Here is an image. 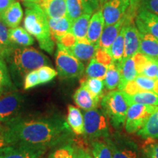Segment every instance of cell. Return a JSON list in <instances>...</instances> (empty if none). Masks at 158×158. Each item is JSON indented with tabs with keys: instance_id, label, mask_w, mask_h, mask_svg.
Segmentation results:
<instances>
[{
	"instance_id": "18",
	"label": "cell",
	"mask_w": 158,
	"mask_h": 158,
	"mask_svg": "<svg viewBox=\"0 0 158 158\" xmlns=\"http://www.w3.org/2000/svg\"><path fill=\"white\" fill-rule=\"evenodd\" d=\"M38 5L48 18L67 16L66 0H38Z\"/></svg>"
},
{
	"instance_id": "42",
	"label": "cell",
	"mask_w": 158,
	"mask_h": 158,
	"mask_svg": "<svg viewBox=\"0 0 158 158\" xmlns=\"http://www.w3.org/2000/svg\"><path fill=\"white\" fill-rule=\"evenodd\" d=\"M139 7L147 10L158 16V0H139Z\"/></svg>"
},
{
	"instance_id": "28",
	"label": "cell",
	"mask_w": 158,
	"mask_h": 158,
	"mask_svg": "<svg viewBox=\"0 0 158 158\" xmlns=\"http://www.w3.org/2000/svg\"><path fill=\"white\" fill-rule=\"evenodd\" d=\"M110 53L114 62L122 64L124 54V25L122 26L121 30L118 33L110 49Z\"/></svg>"
},
{
	"instance_id": "9",
	"label": "cell",
	"mask_w": 158,
	"mask_h": 158,
	"mask_svg": "<svg viewBox=\"0 0 158 158\" xmlns=\"http://www.w3.org/2000/svg\"><path fill=\"white\" fill-rule=\"evenodd\" d=\"M130 0H106L101 7L106 26L121 20L130 7Z\"/></svg>"
},
{
	"instance_id": "51",
	"label": "cell",
	"mask_w": 158,
	"mask_h": 158,
	"mask_svg": "<svg viewBox=\"0 0 158 158\" xmlns=\"http://www.w3.org/2000/svg\"><path fill=\"white\" fill-rule=\"evenodd\" d=\"M156 78H158V71H157V76H156Z\"/></svg>"
},
{
	"instance_id": "33",
	"label": "cell",
	"mask_w": 158,
	"mask_h": 158,
	"mask_svg": "<svg viewBox=\"0 0 158 158\" xmlns=\"http://www.w3.org/2000/svg\"><path fill=\"white\" fill-rule=\"evenodd\" d=\"M108 143L111 149L113 158H139L135 148L118 147L112 143Z\"/></svg>"
},
{
	"instance_id": "13",
	"label": "cell",
	"mask_w": 158,
	"mask_h": 158,
	"mask_svg": "<svg viewBox=\"0 0 158 158\" xmlns=\"http://www.w3.org/2000/svg\"><path fill=\"white\" fill-rule=\"evenodd\" d=\"M98 48V45L91 43L87 38H85L77 40L76 43L72 47L66 49L81 62H88L94 56Z\"/></svg>"
},
{
	"instance_id": "53",
	"label": "cell",
	"mask_w": 158,
	"mask_h": 158,
	"mask_svg": "<svg viewBox=\"0 0 158 158\" xmlns=\"http://www.w3.org/2000/svg\"><path fill=\"white\" fill-rule=\"evenodd\" d=\"M157 62H158V59H157Z\"/></svg>"
},
{
	"instance_id": "6",
	"label": "cell",
	"mask_w": 158,
	"mask_h": 158,
	"mask_svg": "<svg viewBox=\"0 0 158 158\" xmlns=\"http://www.w3.org/2000/svg\"><path fill=\"white\" fill-rule=\"evenodd\" d=\"M84 135L90 139L108 137L109 129L107 116L98 108L86 110L84 114Z\"/></svg>"
},
{
	"instance_id": "45",
	"label": "cell",
	"mask_w": 158,
	"mask_h": 158,
	"mask_svg": "<svg viewBox=\"0 0 158 158\" xmlns=\"http://www.w3.org/2000/svg\"><path fill=\"white\" fill-rule=\"evenodd\" d=\"M73 158H93L87 152L82 149H78L77 150L75 149Z\"/></svg>"
},
{
	"instance_id": "36",
	"label": "cell",
	"mask_w": 158,
	"mask_h": 158,
	"mask_svg": "<svg viewBox=\"0 0 158 158\" xmlns=\"http://www.w3.org/2000/svg\"><path fill=\"white\" fill-rule=\"evenodd\" d=\"M158 71V62L157 59L151 58L144 65L141 74L151 78H156Z\"/></svg>"
},
{
	"instance_id": "54",
	"label": "cell",
	"mask_w": 158,
	"mask_h": 158,
	"mask_svg": "<svg viewBox=\"0 0 158 158\" xmlns=\"http://www.w3.org/2000/svg\"><path fill=\"white\" fill-rule=\"evenodd\" d=\"M40 158H42V157H40Z\"/></svg>"
},
{
	"instance_id": "46",
	"label": "cell",
	"mask_w": 158,
	"mask_h": 158,
	"mask_svg": "<svg viewBox=\"0 0 158 158\" xmlns=\"http://www.w3.org/2000/svg\"><path fill=\"white\" fill-rule=\"evenodd\" d=\"M130 7L128 9L127 13L132 15H135L137 10L138 8V2H139V0H130Z\"/></svg>"
},
{
	"instance_id": "22",
	"label": "cell",
	"mask_w": 158,
	"mask_h": 158,
	"mask_svg": "<svg viewBox=\"0 0 158 158\" xmlns=\"http://www.w3.org/2000/svg\"><path fill=\"white\" fill-rule=\"evenodd\" d=\"M67 122L68 126L76 135H84V115L78 108L72 105L68 106V116Z\"/></svg>"
},
{
	"instance_id": "55",
	"label": "cell",
	"mask_w": 158,
	"mask_h": 158,
	"mask_svg": "<svg viewBox=\"0 0 158 158\" xmlns=\"http://www.w3.org/2000/svg\"><path fill=\"white\" fill-rule=\"evenodd\" d=\"M138 3H139V2H138Z\"/></svg>"
},
{
	"instance_id": "29",
	"label": "cell",
	"mask_w": 158,
	"mask_h": 158,
	"mask_svg": "<svg viewBox=\"0 0 158 158\" xmlns=\"http://www.w3.org/2000/svg\"><path fill=\"white\" fill-rule=\"evenodd\" d=\"M108 70V66L105 65L93 57L89 61L86 69V76L88 78H94L103 80Z\"/></svg>"
},
{
	"instance_id": "27",
	"label": "cell",
	"mask_w": 158,
	"mask_h": 158,
	"mask_svg": "<svg viewBox=\"0 0 158 158\" xmlns=\"http://www.w3.org/2000/svg\"><path fill=\"white\" fill-rule=\"evenodd\" d=\"M90 19L91 14L89 13H83L81 16L73 21L70 32L74 35L77 40L86 38Z\"/></svg>"
},
{
	"instance_id": "4",
	"label": "cell",
	"mask_w": 158,
	"mask_h": 158,
	"mask_svg": "<svg viewBox=\"0 0 158 158\" xmlns=\"http://www.w3.org/2000/svg\"><path fill=\"white\" fill-rule=\"evenodd\" d=\"M13 63L21 76L50 64L48 57L33 48H17L13 51Z\"/></svg>"
},
{
	"instance_id": "19",
	"label": "cell",
	"mask_w": 158,
	"mask_h": 158,
	"mask_svg": "<svg viewBox=\"0 0 158 158\" xmlns=\"http://www.w3.org/2000/svg\"><path fill=\"white\" fill-rule=\"evenodd\" d=\"M48 23L51 36L58 42L64 35L70 32L72 27L73 21L68 16L56 18V19L48 18Z\"/></svg>"
},
{
	"instance_id": "43",
	"label": "cell",
	"mask_w": 158,
	"mask_h": 158,
	"mask_svg": "<svg viewBox=\"0 0 158 158\" xmlns=\"http://www.w3.org/2000/svg\"><path fill=\"white\" fill-rule=\"evenodd\" d=\"M76 37L74 36V35L73 33H71L70 31V32L64 35L62 38H60V40L58 41V43H60L61 45H62L65 48H69L70 47H72L76 43Z\"/></svg>"
},
{
	"instance_id": "34",
	"label": "cell",
	"mask_w": 158,
	"mask_h": 158,
	"mask_svg": "<svg viewBox=\"0 0 158 158\" xmlns=\"http://www.w3.org/2000/svg\"><path fill=\"white\" fill-rule=\"evenodd\" d=\"M12 86V83L7 66L3 58L0 56V95Z\"/></svg>"
},
{
	"instance_id": "25",
	"label": "cell",
	"mask_w": 158,
	"mask_h": 158,
	"mask_svg": "<svg viewBox=\"0 0 158 158\" xmlns=\"http://www.w3.org/2000/svg\"><path fill=\"white\" fill-rule=\"evenodd\" d=\"M10 41L13 44H17L21 46H29L34 43V38L24 28L17 27L8 29Z\"/></svg>"
},
{
	"instance_id": "11",
	"label": "cell",
	"mask_w": 158,
	"mask_h": 158,
	"mask_svg": "<svg viewBox=\"0 0 158 158\" xmlns=\"http://www.w3.org/2000/svg\"><path fill=\"white\" fill-rule=\"evenodd\" d=\"M47 149L25 144L7 145L0 149V158H40Z\"/></svg>"
},
{
	"instance_id": "48",
	"label": "cell",
	"mask_w": 158,
	"mask_h": 158,
	"mask_svg": "<svg viewBox=\"0 0 158 158\" xmlns=\"http://www.w3.org/2000/svg\"><path fill=\"white\" fill-rule=\"evenodd\" d=\"M10 53V51L7 50V49L4 48L2 45L0 44V56L4 57L7 56V55H8Z\"/></svg>"
},
{
	"instance_id": "24",
	"label": "cell",
	"mask_w": 158,
	"mask_h": 158,
	"mask_svg": "<svg viewBox=\"0 0 158 158\" xmlns=\"http://www.w3.org/2000/svg\"><path fill=\"white\" fill-rule=\"evenodd\" d=\"M123 94L129 106L134 103L158 106V94L152 92L145 91V92H140L133 94H127L123 92Z\"/></svg>"
},
{
	"instance_id": "49",
	"label": "cell",
	"mask_w": 158,
	"mask_h": 158,
	"mask_svg": "<svg viewBox=\"0 0 158 158\" xmlns=\"http://www.w3.org/2000/svg\"><path fill=\"white\" fill-rule=\"evenodd\" d=\"M7 145H8V144H7V142H6L5 139L4 138L3 136L1 135H0V149H2L4 147H5V146Z\"/></svg>"
},
{
	"instance_id": "30",
	"label": "cell",
	"mask_w": 158,
	"mask_h": 158,
	"mask_svg": "<svg viewBox=\"0 0 158 158\" xmlns=\"http://www.w3.org/2000/svg\"><path fill=\"white\" fill-rule=\"evenodd\" d=\"M81 85H83L94 95L101 99L103 97L105 84L103 80L94 78H83L81 81Z\"/></svg>"
},
{
	"instance_id": "8",
	"label": "cell",
	"mask_w": 158,
	"mask_h": 158,
	"mask_svg": "<svg viewBox=\"0 0 158 158\" xmlns=\"http://www.w3.org/2000/svg\"><path fill=\"white\" fill-rule=\"evenodd\" d=\"M124 25V54L122 61L139 52L140 45V31L135 25V16L125 14Z\"/></svg>"
},
{
	"instance_id": "38",
	"label": "cell",
	"mask_w": 158,
	"mask_h": 158,
	"mask_svg": "<svg viewBox=\"0 0 158 158\" xmlns=\"http://www.w3.org/2000/svg\"><path fill=\"white\" fill-rule=\"evenodd\" d=\"M0 44L9 51H11V48L13 45L10 41L7 27L1 19H0Z\"/></svg>"
},
{
	"instance_id": "21",
	"label": "cell",
	"mask_w": 158,
	"mask_h": 158,
	"mask_svg": "<svg viewBox=\"0 0 158 158\" xmlns=\"http://www.w3.org/2000/svg\"><path fill=\"white\" fill-rule=\"evenodd\" d=\"M138 75L133 56L122 61L121 64V80L117 88L118 90L122 92L127 83L134 80Z\"/></svg>"
},
{
	"instance_id": "10",
	"label": "cell",
	"mask_w": 158,
	"mask_h": 158,
	"mask_svg": "<svg viewBox=\"0 0 158 158\" xmlns=\"http://www.w3.org/2000/svg\"><path fill=\"white\" fill-rule=\"evenodd\" d=\"M19 92H12L0 98V122H9L16 118L23 102Z\"/></svg>"
},
{
	"instance_id": "40",
	"label": "cell",
	"mask_w": 158,
	"mask_h": 158,
	"mask_svg": "<svg viewBox=\"0 0 158 158\" xmlns=\"http://www.w3.org/2000/svg\"><path fill=\"white\" fill-rule=\"evenodd\" d=\"M94 57L98 62H100V63H102V64L106 65L108 67L114 62L110 53L107 52V51H106L105 50H102V49L100 48H98V50H97L96 54Z\"/></svg>"
},
{
	"instance_id": "41",
	"label": "cell",
	"mask_w": 158,
	"mask_h": 158,
	"mask_svg": "<svg viewBox=\"0 0 158 158\" xmlns=\"http://www.w3.org/2000/svg\"><path fill=\"white\" fill-rule=\"evenodd\" d=\"M106 0H83L84 6V13L92 14V12L102 6Z\"/></svg>"
},
{
	"instance_id": "14",
	"label": "cell",
	"mask_w": 158,
	"mask_h": 158,
	"mask_svg": "<svg viewBox=\"0 0 158 158\" xmlns=\"http://www.w3.org/2000/svg\"><path fill=\"white\" fill-rule=\"evenodd\" d=\"M105 21L102 8H98L91 15L86 38L91 43L98 45L100 36L105 27Z\"/></svg>"
},
{
	"instance_id": "1",
	"label": "cell",
	"mask_w": 158,
	"mask_h": 158,
	"mask_svg": "<svg viewBox=\"0 0 158 158\" xmlns=\"http://www.w3.org/2000/svg\"><path fill=\"white\" fill-rule=\"evenodd\" d=\"M9 122L2 135L8 145L25 144L47 149L64 139L69 131L68 124L59 118H15Z\"/></svg>"
},
{
	"instance_id": "20",
	"label": "cell",
	"mask_w": 158,
	"mask_h": 158,
	"mask_svg": "<svg viewBox=\"0 0 158 158\" xmlns=\"http://www.w3.org/2000/svg\"><path fill=\"white\" fill-rule=\"evenodd\" d=\"M139 52L152 59H158V39L148 33L140 32Z\"/></svg>"
},
{
	"instance_id": "35",
	"label": "cell",
	"mask_w": 158,
	"mask_h": 158,
	"mask_svg": "<svg viewBox=\"0 0 158 158\" xmlns=\"http://www.w3.org/2000/svg\"><path fill=\"white\" fill-rule=\"evenodd\" d=\"M37 73L40 79V84H44L50 82L58 74L57 71L48 65H44L37 69Z\"/></svg>"
},
{
	"instance_id": "52",
	"label": "cell",
	"mask_w": 158,
	"mask_h": 158,
	"mask_svg": "<svg viewBox=\"0 0 158 158\" xmlns=\"http://www.w3.org/2000/svg\"><path fill=\"white\" fill-rule=\"evenodd\" d=\"M0 131H1V125H0Z\"/></svg>"
},
{
	"instance_id": "17",
	"label": "cell",
	"mask_w": 158,
	"mask_h": 158,
	"mask_svg": "<svg viewBox=\"0 0 158 158\" xmlns=\"http://www.w3.org/2000/svg\"><path fill=\"white\" fill-rule=\"evenodd\" d=\"M23 13L19 2L15 1L0 14V19L9 28L19 27L23 19Z\"/></svg>"
},
{
	"instance_id": "26",
	"label": "cell",
	"mask_w": 158,
	"mask_h": 158,
	"mask_svg": "<svg viewBox=\"0 0 158 158\" xmlns=\"http://www.w3.org/2000/svg\"><path fill=\"white\" fill-rule=\"evenodd\" d=\"M121 80V64L113 62L108 67L107 72L103 79L105 86L108 91L118 88Z\"/></svg>"
},
{
	"instance_id": "31",
	"label": "cell",
	"mask_w": 158,
	"mask_h": 158,
	"mask_svg": "<svg viewBox=\"0 0 158 158\" xmlns=\"http://www.w3.org/2000/svg\"><path fill=\"white\" fill-rule=\"evenodd\" d=\"M93 158H113L109 143L100 140H94L92 143Z\"/></svg>"
},
{
	"instance_id": "39",
	"label": "cell",
	"mask_w": 158,
	"mask_h": 158,
	"mask_svg": "<svg viewBox=\"0 0 158 158\" xmlns=\"http://www.w3.org/2000/svg\"><path fill=\"white\" fill-rule=\"evenodd\" d=\"M37 85H40V79L37 70L31 71L26 75L24 78V85H23L24 89H30L31 88L37 86Z\"/></svg>"
},
{
	"instance_id": "32",
	"label": "cell",
	"mask_w": 158,
	"mask_h": 158,
	"mask_svg": "<svg viewBox=\"0 0 158 158\" xmlns=\"http://www.w3.org/2000/svg\"><path fill=\"white\" fill-rule=\"evenodd\" d=\"M67 16L73 21L84 13L83 0H66Z\"/></svg>"
},
{
	"instance_id": "12",
	"label": "cell",
	"mask_w": 158,
	"mask_h": 158,
	"mask_svg": "<svg viewBox=\"0 0 158 158\" xmlns=\"http://www.w3.org/2000/svg\"><path fill=\"white\" fill-rule=\"evenodd\" d=\"M135 23L140 32L148 33L158 39V16L143 7H138Z\"/></svg>"
},
{
	"instance_id": "47",
	"label": "cell",
	"mask_w": 158,
	"mask_h": 158,
	"mask_svg": "<svg viewBox=\"0 0 158 158\" xmlns=\"http://www.w3.org/2000/svg\"><path fill=\"white\" fill-rule=\"evenodd\" d=\"M14 2L15 0H0V14Z\"/></svg>"
},
{
	"instance_id": "44",
	"label": "cell",
	"mask_w": 158,
	"mask_h": 158,
	"mask_svg": "<svg viewBox=\"0 0 158 158\" xmlns=\"http://www.w3.org/2000/svg\"><path fill=\"white\" fill-rule=\"evenodd\" d=\"M143 152L147 158H158V143H154L143 149Z\"/></svg>"
},
{
	"instance_id": "15",
	"label": "cell",
	"mask_w": 158,
	"mask_h": 158,
	"mask_svg": "<svg viewBox=\"0 0 158 158\" xmlns=\"http://www.w3.org/2000/svg\"><path fill=\"white\" fill-rule=\"evenodd\" d=\"M124 20H125V15L118 22L114 24L105 26L100 40H99V48L110 53V47L121 30Z\"/></svg>"
},
{
	"instance_id": "2",
	"label": "cell",
	"mask_w": 158,
	"mask_h": 158,
	"mask_svg": "<svg viewBox=\"0 0 158 158\" xmlns=\"http://www.w3.org/2000/svg\"><path fill=\"white\" fill-rule=\"evenodd\" d=\"M25 6L24 29L38 41L41 49L48 54L54 50V41L51 36L48 18L37 3L23 2Z\"/></svg>"
},
{
	"instance_id": "5",
	"label": "cell",
	"mask_w": 158,
	"mask_h": 158,
	"mask_svg": "<svg viewBox=\"0 0 158 158\" xmlns=\"http://www.w3.org/2000/svg\"><path fill=\"white\" fill-rule=\"evenodd\" d=\"M56 66L57 73L64 78H78L82 76L85 70L84 64L59 43L56 53Z\"/></svg>"
},
{
	"instance_id": "16",
	"label": "cell",
	"mask_w": 158,
	"mask_h": 158,
	"mask_svg": "<svg viewBox=\"0 0 158 158\" xmlns=\"http://www.w3.org/2000/svg\"><path fill=\"white\" fill-rule=\"evenodd\" d=\"M73 100L79 108L84 110H89L98 108L100 98L94 95L84 86L81 85L73 94Z\"/></svg>"
},
{
	"instance_id": "37",
	"label": "cell",
	"mask_w": 158,
	"mask_h": 158,
	"mask_svg": "<svg viewBox=\"0 0 158 158\" xmlns=\"http://www.w3.org/2000/svg\"><path fill=\"white\" fill-rule=\"evenodd\" d=\"M74 152V148L68 144L55 150L49 155V158H73Z\"/></svg>"
},
{
	"instance_id": "3",
	"label": "cell",
	"mask_w": 158,
	"mask_h": 158,
	"mask_svg": "<svg viewBox=\"0 0 158 158\" xmlns=\"http://www.w3.org/2000/svg\"><path fill=\"white\" fill-rule=\"evenodd\" d=\"M102 111L110 119L114 127L120 128L124 125L129 105L123 92L118 90L109 91L100 100Z\"/></svg>"
},
{
	"instance_id": "7",
	"label": "cell",
	"mask_w": 158,
	"mask_h": 158,
	"mask_svg": "<svg viewBox=\"0 0 158 158\" xmlns=\"http://www.w3.org/2000/svg\"><path fill=\"white\" fill-rule=\"evenodd\" d=\"M158 106L139 103L130 105L128 108L124 126L128 133H135L143 127L147 118Z\"/></svg>"
},
{
	"instance_id": "50",
	"label": "cell",
	"mask_w": 158,
	"mask_h": 158,
	"mask_svg": "<svg viewBox=\"0 0 158 158\" xmlns=\"http://www.w3.org/2000/svg\"><path fill=\"white\" fill-rule=\"evenodd\" d=\"M21 1L27 3H38V0H21Z\"/></svg>"
},
{
	"instance_id": "23",
	"label": "cell",
	"mask_w": 158,
	"mask_h": 158,
	"mask_svg": "<svg viewBox=\"0 0 158 158\" xmlns=\"http://www.w3.org/2000/svg\"><path fill=\"white\" fill-rule=\"evenodd\" d=\"M137 133L145 139H158V108L149 116Z\"/></svg>"
}]
</instances>
